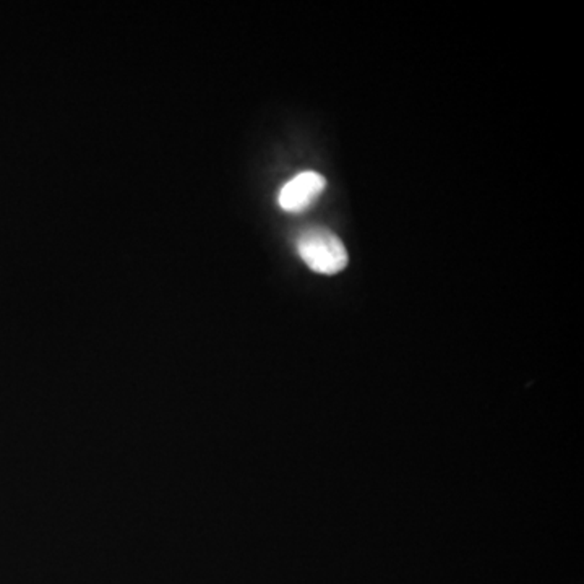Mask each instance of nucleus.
Returning a JSON list of instances; mask_svg holds the SVG:
<instances>
[{
  "label": "nucleus",
  "mask_w": 584,
  "mask_h": 584,
  "mask_svg": "<svg viewBox=\"0 0 584 584\" xmlns=\"http://www.w3.org/2000/svg\"><path fill=\"white\" fill-rule=\"evenodd\" d=\"M297 252L312 271L320 274H336L347 266L345 244L325 228L304 230L297 239Z\"/></svg>",
  "instance_id": "obj_1"
},
{
  "label": "nucleus",
  "mask_w": 584,
  "mask_h": 584,
  "mask_svg": "<svg viewBox=\"0 0 584 584\" xmlns=\"http://www.w3.org/2000/svg\"><path fill=\"white\" fill-rule=\"evenodd\" d=\"M325 187L326 181L321 174L314 171L300 172L281 188L278 204L286 213H302L315 203Z\"/></svg>",
  "instance_id": "obj_2"
}]
</instances>
